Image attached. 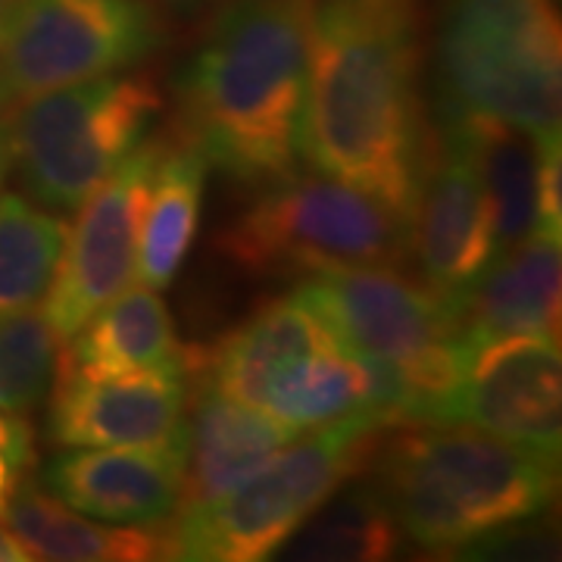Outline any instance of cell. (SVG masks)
I'll return each instance as SVG.
<instances>
[{
	"label": "cell",
	"instance_id": "obj_1",
	"mask_svg": "<svg viewBox=\"0 0 562 562\" xmlns=\"http://www.w3.org/2000/svg\"><path fill=\"white\" fill-rule=\"evenodd\" d=\"M422 0H313L303 160L409 222L435 154Z\"/></svg>",
	"mask_w": 562,
	"mask_h": 562
},
{
	"label": "cell",
	"instance_id": "obj_2",
	"mask_svg": "<svg viewBox=\"0 0 562 562\" xmlns=\"http://www.w3.org/2000/svg\"><path fill=\"white\" fill-rule=\"evenodd\" d=\"M313 0H232L176 81L179 138L244 188L303 160Z\"/></svg>",
	"mask_w": 562,
	"mask_h": 562
},
{
	"label": "cell",
	"instance_id": "obj_3",
	"mask_svg": "<svg viewBox=\"0 0 562 562\" xmlns=\"http://www.w3.org/2000/svg\"><path fill=\"white\" fill-rule=\"evenodd\" d=\"M375 487L416 547L460 553L543 516L557 465L465 422H409L382 447Z\"/></svg>",
	"mask_w": 562,
	"mask_h": 562
},
{
	"label": "cell",
	"instance_id": "obj_4",
	"mask_svg": "<svg viewBox=\"0 0 562 562\" xmlns=\"http://www.w3.org/2000/svg\"><path fill=\"white\" fill-rule=\"evenodd\" d=\"M297 294L335 341L382 372L394 428L450 422L465 369L457 306L391 266L319 272L303 281Z\"/></svg>",
	"mask_w": 562,
	"mask_h": 562
},
{
	"label": "cell",
	"instance_id": "obj_5",
	"mask_svg": "<svg viewBox=\"0 0 562 562\" xmlns=\"http://www.w3.org/2000/svg\"><path fill=\"white\" fill-rule=\"evenodd\" d=\"M382 419L362 413L303 431L241 484L166 525V560L260 562L276 557L322 503L369 465L382 443Z\"/></svg>",
	"mask_w": 562,
	"mask_h": 562
},
{
	"label": "cell",
	"instance_id": "obj_6",
	"mask_svg": "<svg viewBox=\"0 0 562 562\" xmlns=\"http://www.w3.org/2000/svg\"><path fill=\"white\" fill-rule=\"evenodd\" d=\"M435 85L441 120L491 116L538 135L560 132L557 0H443Z\"/></svg>",
	"mask_w": 562,
	"mask_h": 562
},
{
	"label": "cell",
	"instance_id": "obj_7",
	"mask_svg": "<svg viewBox=\"0 0 562 562\" xmlns=\"http://www.w3.org/2000/svg\"><path fill=\"white\" fill-rule=\"evenodd\" d=\"M216 250L254 279L319 276L409 257V222L331 176H291L260 188L216 238Z\"/></svg>",
	"mask_w": 562,
	"mask_h": 562
},
{
	"label": "cell",
	"instance_id": "obj_8",
	"mask_svg": "<svg viewBox=\"0 0 562 562\" xmlns=\"http://www.w3.org/2000/svg\"><path fill=\"white\" fill-rule=\"evenodd\" d=\"M162 98L147 76H101L25 98L3 113L10 172L29 201L72 213L147 140Z\"/></svg>",
	"mask_w": 562,
	"mask_h": 562
},
{
	"label": "cell",
	"instance_id": "obj_9",
	"mask_svg": "<svg viewBox=\"0 0 562 562\" xmlns=\"http://www.w3.org/2000/svg\"><path fill=\"white\" fill-rule=\"evenodd\" d=\"M160 41L147 0H13L0 29V88L16 103L125 72Z\"/></svg>",
	"mask_w": 562,
	"mask_h": 562
},
{
	"label": "cell",
	"instance_id": "obj_10",
	"mask_svg": "<svg viewBox=\"0 0 562 562\" xmlns=\"http://www.w3.org/2000/svg\"><path fill=\"white\" fill-rule=\"evenodd\" d=\"M162 144L166 138L144 140L79 203L41 310L60 341H69L138 279L140 220Z\"/></svg>",
	"mask_w": 562,
	"mask_h": 562
},
{
	"label": "cell",
	"instance_id": "obj_11",
	"mask_svg": "<svg viewBox=\"0 0 562 562\" xmlns=\"http://www.w3.org/2000/svg\"><path fill=\"white\" fill-rule=\"evenodd\" d=\"M47 438L57 447L147 450L184 462L188 369L81 372L60 362L47 409Z\"/></svg>",
	"mask_w": 562,
	"mask_h": 562
},
{
	"label": "cell",
	"instance_id": "obj_12",
	"mask_svg": "<svg viewBox=\"0 0 562 562\" xmlns=\"http://www.w3.org/2000/svg\"><path fill=\"white\" fill-rule=\"evenodd\" d=\"M450 422L557 465L562 450V357L553 338H501L465 350Z\"/></svg>",
	"mask_w": 562,
	"mask_h": 562
},
{
	"label": "cell",
	"instance_id": "obj_13",
	"mask_svg": "<svg viewBox=\"0 0 562 562\" xmlns=\"http://www.w3.org/2000/svg\"><path fill=\"white\" fill-rule=\"evenodd\" d=\"M409 254L419 260L422 284L457 306V313L497 257L494 220L479 172L447 135H441L422 176L409 216Z\"/></svg>",
	"mask_w": 562,
	"mask_h": 562
},
{
	"label": "cell",
	"instance_id": "obj_14",
	"mask_svg": "<svg viewBox=\"0 0 562 562\" xmlns=\"http://www.w3.org/2000/svg\"><path fill=\"white\" fill-rule=\"evenodd\" d=\"M184 462L147 450L63 447L41 469V487L91 519L166 528L179 516Z\"/></svg>",
	"mask_w": 562,
	"mask_h": 562
},
{
	"label": "cell",
	"instance_id": "obj_15",
	"mask_svg": "<svg viewBox=\"0 0 562 562\" xmlns=\"http://www.w3.org/2000/svg\"><path fill=\"white\" fill-rule=\"evenodd\" d=\"M188 379H194V387L188 391V453L179 513L216 501L297 438V431L260 406L222 394L201 375Z\"/></svg>",
	"mask_w": 562,
	"mask_h": 562
},
{
	"label": "cell",
	"instance_id": "obj_16",
	"mask_svg": "<svg viewBox=\"0 0 562 562\" xmlns=\"http://www.w3.org/2000/svg\"><path fill=\"white\" fill-rule=\"evenodd\" d=\"M562 250L560 238L531 235L497 254L460 306L462 344L501 338L560 341Z\"/></svg>",
	"mask_w": 562,
	"mask_h": 562
},
{
	"label": "cell",
	"instance_id": "obj_17",
	"mask_svg": "<svg viewBox=\"0 0 562 562\" xmlns=\"http://www.w3.org/2000/svg\"><path fill=\"white\" fill-rule=\"evenodd\" d=\"M331 341L335 335L294 291L288 297L266 303L203 353L188 350L184 366L188 375H201L203 382H210L222 394L260 406L279 375Z\"/></svg>",
	"mask_w": 562,
	"mask_h": 562
},
{
	"label": "cell",
	"instance_id": "obj_18",
	"mask_svg": "<svg viewBox=\"0 0 562 562\" xmlns=\"http://www.w3.org/2000/svg\"><path fill=\"white\" fill-rule=\"evenodd\" d=\"M441 135L453 138L475 166L494 220L497 254L538 232L541 162L547 138L557 132H528L491 116L441 120Z\"/></svg>",
	"mask_w": 562,
	"mask_h": 562
},
{
	"label": "cell",
	"instance_id": "obj_19",
	"mask_svg": "<svg viewBox=\"0 0 562 562\" xmlns=\"http://www.w3.org/2000/svg\"><path fill=\"white\" fill-rule=\"evenodd\" d=\"M32 560L147 562L166 560V528L91 519L57 501L41 484H20L3 516Z\"/></svg>",
	"mask_w": 562,
	"mask_h": 562
},
{
	"label": "cell",
	"instance_id": "obj_20",
	"mask_svg": "<svg viewBox=\"0 0 562 562\" xmlns=\"http://www.w3.org/2000/svg\"><path fill=\"white\" fill-rule=\"evenodd\" d=\"M60 350V362L81 372H135L184 366L188 350L157 288H125ZM188 369V366H184Z\"/></svg>",
	"mask_w": 562,
	"mask_h": 562
},
{
	"label": "cell",
	"instance_id": "obj_21",
	"mask_svg": "<svg viewBox=\"0 0 562 562\" xmlns=\"http://www.w3.org/2000/svg\"><path fill=\"white\" fill-rule=\"evenodd\" d=\"M260 409L276 416L291 431H313L350 416H382V384L372 362L360 360L347 347L331 341L306 360L294 362L266 391Z\"/></svg>",
	"mask_w": 562,
	"mask_h": 562
},
{
	"label": "cell",
	"instance_id": "obj_22",
	"mask_svg": "<svg viewBox=\"0 0 562 562\" xmlns=\"http://www.w3.org/2000/svg\"><path fill=\"white\" fill-rule=\"evenodd\" d=\"M206 160L188 140L162 144L160 160L147 188L138 244V281L147 288H169L188 260L201 222Z\"/></svg>",
	"mask_w": 562,
	"mask_h": 562
},
{
	"label": "cell",
	"instance_id": "obj_23",
	"mask_svg": "<svg viewBox=\"0 0 562 562\" xmlns=\"http://www.w3.org/2000/svg\"><path fill=\"white\" fill-rule=\"evenodd\" d=\"M403 528L379 487L335 491L279 550L281 560L379 562L403 550Z\"/></svg>",
	"mask_w": 562,
	"mask_h": 562
},
{
	"label": "cell",
	"instance_id": "obj_24",
	"mask_svg": "<svg viewBox=\"0 0 562 562\" xmlns=\"http://www.w3.org/2000/svg\"><path fill=\"white\" fill-rule=\"evenodd\" d=\"M69 225L22 194H0V319L38 310L63 257Z\"/></svg>",
	"mask_w": 562,
	"mask_h": 562
},
{
	"label": "cell",
	"instance_id": "obj_25",
	"mask_svg": "<svg viewBox=\"0 0 562 562\" xmlns=\"http://www.w3.org/2000/svg\"><path fill=\"white\" fill-rule=\"evenodd\" d=\"M60 366V338L41 313L0 319V409L29 416L41 409Z\"/></svg>",
	"mask_w": 562,
	"mask_h": 562
},
{
	"label": "cell",
	"instance_id": "obj_26",
	"mask_svg": "<svg viewBox=\"0 0 562 562\" xmlns=\"http://www.w3.org/2000/svg\"><path fill=\"white\" fill-rule=\"evenodd\" d=\"M35 460V441H32V428L0 409V516L7 509V503L13 501L16 487L22 484V472Z\"/></svg>",
	"mask_w": 562,
	"mask_h": 562
},
{
	"label": "cell",
	"instance_id": "obj_27",
	"mask_svg": "<svg viewBox=\"0 0 562 562\" xmlns=\"http://www.w3.org/2000/svg\"><path fill=\"white\" fill-rule=\"evenodd\" d=\"M25 560H32V557H29V550L22 547L20 538H16L10 528H3V525H0V562H25Z\"/></svg>",
	"mask_w": 562,
	"mask_h": 562
},
{
	"label": "cell",
	"instance_id": "obj_28",
	"mask_svg": "<svg viewBox=\"0 0 562 562\" xmlns=\"http://www.w3.org/2000/svg\"><path fill=\"white\" fill-rule=\"evenodd\" d=\"M10 176V140H7V125H3V116H0V188Z\"/></svg>",
	"mask_w": 562,
	"mask_h": 562
},
{
	"label": "cell",
	"instance_id": "obj_29",
	"mask_svg": "<svg viewBox=\"0 0 562 562\" xmlns=\"http://www.w3.org/2000/svg\"><path fill=\"white\" fill-rule=\"evenodd\" d=\"M160 3H166V7H172V10H201V7H206V3H216V0H160Z\"/></svg>",
	"mask_w": 562,
	"mask_h": 562
},
{
	"label": "cell",
	"instance_id": "obj_30",
	"mask_svg": "<svg viewBox=\"0 0 562 562\" xmlns=\"http://www.w3.org/2000/svg\"><path fill=\"white\" fill-rule=\"evenodd\" d=\"M10 7H13V0H0V29H3V20L10 13Z\"/></svg>",
	"mask_w": 562,
	"mask_h": 562
},
{
	"label": "cell",
	"instance_id": "obj_31",
	"mask_svg": "<svg viewBox=\"0 0 562 562\" xmlns=\"http://www.w3.org/2000/svg\"><path fill=\"white\" fill-rule=\"evenodd\" d=\"M7 110H10V101H7V94H3V88H0V116H3Z\"/></svg>",
	"mask_w": 562,
	"mask_h": 562
}]
</instances>
